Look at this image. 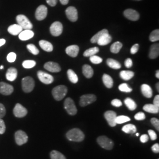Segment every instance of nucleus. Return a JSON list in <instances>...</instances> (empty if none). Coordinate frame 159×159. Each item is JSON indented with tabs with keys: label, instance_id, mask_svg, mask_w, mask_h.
<instances>
[{
	"label": "nucleus",
	"instance_id": "49",
	"mask_svg": "<svg viewBox=\"0 0 159 159\" xmlns=\"http://www.w3.org/2000/svg\"><path fill=\"white\" fill-rule=\"evenodd\" d=\"M111 104L116 107H119L122 106V102L119 99H114L111 101Z\"/></svg>",
	"mask_w": 159,
	"mask_h": 159
},
{
	"label": "nucleus",
	"instance_id": "24",
	"mask_svg": "<svg viewBox=\"0 0 159 159\" xmlns=\"http://www.w3.org/2000/svg\"><path fill=\"white\" fill-rule=\"evenodd\" d=\"M141 91L143 95L146 98H151L153 96V91L150 86L144 84L141 86Z\"/></svg>",
	"mask_w": 159,
	"mask_h": 159
},
{
	"label": "nucleus",
	"instance_id": "54",
	"mask_svg": "<svg viewBox=\"0 0 159 159\" xmlns=\"http://www.w3.org/2000/svg\"><path fill=\"white\" fill-rule=\"evenodd\" d=\"M46 1L47 3L51 7H54L57 4V0H46Z\"/></svg>",
	"mask_w": 159,
	"mask_h": 159
},
{
	"label": "nucleus",
	"instance_id": "27",
	"mask_svg": "<svg viewBox=\"0 0 159 159\" xmlns=\"http://www.w3.org/2000/svg\"><path fill=\"white\" fill-rule=\"evenodd\" d=\"M102 81L104 84L107 88L111 89L113 87V80L108 74H104L102 75Z\"/></svg>",
	"mask_w": 159,
	"mask_h": 159
},
{
	"label": "nucleus",
	"instance_id": "26",
	"mask_svg": "<svg viewBox=\"0 0 159 159\" xmlns=\"http://www.w3.org/2000/svg\"><path fill=\"white\" fill-rule=\"evenodd\" d=\"M143 110L150 113H158L159 111V107L154 105L153 104H148L144 106Z\"/></svg>",
	"mask_w": 159,
	"mask_h": 159
},
{
	"label": "nucleus",
	"instance_id": "59",
	"mask_svg": "<svg viewBox=\"0 0 159 159\" xmlns=\"http://www.w3.org/2000/svg\"><path fill=\"white\" fill-rule=\"evenodd\" d=\"M156 77L157 78V79H159V70H157V71H156Z\"/></svg>",
	"mask_w": 159,
	"mask_h": 159
},
{
	"label": "nucleus",
	"instance_id": "41",
	"mask_svg": "<svg viewBox=\"0 0 159 159\" xmlns=\"http://www.w3.org/2000/svg\"><path fill=\"white\" fill-rule=\"evenodd\" d=\"M35 65L36 62L34 60H25L23 63V67L27 69L33 68Z\"/></svg>",
	"mask_w": 159,
	"mask_h": 159
},
{
	"label": "nucleus",
	"instance_id": "55",
	"mask_svg": "<svg viewBox=\"0 0 159 159\" xmlns=\"http://www.w3.org/2000/svg\"><path fill=\"white\" fill-rule=\"evenodd\" d=\"M148 136L147 134H143L142 136L140 137V142L143 143L148 142Z\"/></svg>",
	"mask_w": 159,
	"mask_h": 159
},
{
	"label": "nucleus",
	"instance_id": "52",
	"mask_svg": "<svg viewBox=\"0 0 159 159\" xmlns=\"http://www.w3.org/2000/svg\"><path fill=\"white\" fill-rule=\"evenodd\" d=\"M125 65L127 68H130L133 66V61L131 58H127L125 62Z\"/></svg>",
	"mask_w": 159,
	"mask_h": 159
},
{
	"label": "nucleus",
	"instance_id": "39",
	"mask_svg": "<svg viewBox=\"0 0 159 159\" xmlns=\"http://www.w3.org/2000/svg\"><path fill=\"white\" fill-rule=\"evenodd\" d=\"M130 119L125 116H117L116 119V124H123L126 123L127 121H129Z\"/></svg>",
	"mask_w": 159,
	"mask_h": 159
},
{
	"label": "nucleus",
	"instance_id": "31",
	"mask_svg": "<svg viewBox=\"0 0 159 159\" xmlns=\"http://www.w3.org/2000/svg\"><path fill=\"white\" fill-rule=\"evenodd\" d=\"M67 75H68V79L72 83L75 84L78 82V81H79L78 76L77 74H75V73L73 70H71V69L68 70Z\"/></svg>",
	"mask_w": 159,
	"mask_h": 159
},
{
	"label": "nucleus",
	"instance_id": "30",
	"mask_svg": "<svg viewBox=\"0 0 159 159\" xmlns=\"http://www.w3.org/2000/svg\"><path fill=\"white\" fill-rule=\"evenodd\" d=\"M107 64L108 65V67L113 69H119L121 68V64L120 63L117 61V60L113 59V58H108L107 60Z\"/></svg>",
	"mask_w": 159,
	"mask_h": 159
},
{
	"label": "nucleus",
	"instance_id": "53",
	"mask_svg": "<svg viewBox=\"0 0 159 159\" xmlns=\"http://www.w3.org/2000/svg\"><path fill=\"white\" fill-rule=\"evenodd\" d=\"M152 150L155 153H159V144L158 143L154 144L153 146L152 147Z\"/></svg>",
	"mask_w": 159,
	"mask_h": 159
},
{
	"label": "nucleus",
	"instance_id": "5",
	"mask_svg": "<svg viewBox=\"0 0 159 159\" xmlns=\"http://www.w3.org/2000/svg\"><path fill=\"white\" fill-rule=\"evenodd\" d=\"M16 21L19 25H20L23 30H31L33 29V24L30 22L28 18L24 15H18L16 17Z\"/></svg>",
	"mask_w": 159,
	"mask_h": 159
},
{
	"label": "nucleus",
	"instance_id": "60",
	"mask_svg": "<svg viewBox=\"0 0 159 159\" xmlns=\"http://www.w3.org/2000/svg\"><path fill=\"white\" fill-rule=\"evenodd\" d=\"M156 88H157V91H159V83H157V84H156Z\"/></svg>",
	"mask_w": 159,
	"mask_h": 159
},
{
	"label": "nucleus",
	"instance_id": "56",
	"mask_svg": "<svg viewBox=\"0 0 159 159\" xmlns=\"http://www.w3.org/2000/svg\"><path fill=\"white\" fill-rule=\"evenodd\" d=\"M153 104L157 107H159V96L157 95L154 98Z\"/></svg>",
	"mask_w": 159,
	"mask_h": 159
},
{
	"label": "nucleus",
	"instance_id": "40",
	"mask_svg": "<svg viewBox=\"0 0 159 159\" xmlns=\"http://www.w3.org/2000/svg\"><path fill=\"white\" fill-rule=\"evenodd\" d=\"M27 48L31 54L34 55H37L39 54V50L37 48V47L33 44H29L27 46Z\"/></svg>",
	"mask_w": 159,
	"mask_h": 159
},
{
	"label": "nucleus",
	"instance_id": "15",
	"mask_svg": "<svg viewBox=\"0 0 159 159\" xmlns=\"http://www.w3.org/2000/svg\"><path fill=\"white\" fill-rule=\"evenodd\" d=\"M14 91V87L12 85L8 84L4 82H0V93L5 95L8 96L10 95Z\"/></svg>",
	"mask_w": 159,
	"mask_h": 159
},
{
	"label": "nucleus",
	"instance_id": "10",
	"mask_svg": "<svg viewBox=\"0 0 159 159\" xmlns=\"http://www.w3.org/2000/svg\"><path fill=\"white\" fill-rule=\"evenodd\" d=\"M48 13V9L46 6L41 5L37 8L35 16L37 20L42 21L46 18Z\"/></svg>",
	"mask_w": 159,
	"mask_h": 159
},
{
	"label": "nucleus",
	"instance_id": "3",
	"mask_svg": "<svg viewBox=\"0 0 159 159\" xmlns=\"http://www.w3.org/2000/svg\"><path fill=\"white\" fill-rule=\"evenodd\" d=\"M21 84L23 91L25 93H30L34 89L35 82L32 77L28 76L23 78Z\"/></svg>",
	"mask_w": 159,
	"mask_h": 159
},
{
	"label": "nucleus",
	"instance_id": "35",
	"mask_svg": "<svg viewBox=\"0 0 159 159\" xmlns=\"http://www.w3.org/2000/svg\"><path fill=\"white\" fill-rule=\"evenodd\" d=\"M123 47V44L121 43H120L119 41H117L116 43H113L111 47H110V51L111 52L114 53V54H117L118 52H119L121 48Z\"/></svg>",
	"mask_w": 159,
	"mask_h": 159
},
{
	"label": "nucleus",
	"instance_id": "16",
	"mask_svg": "<svg viewBox=\"0 0 159 159\" xmlns=\"http://www.w3.org/2000/svg\"><path fill=\"white\" fill-rule=\"evenodd\" d=\"M124 16L127 19L133 21H137L140 18V15L139 12L133 9H127L125 10L124 11Z\"/></svg>",
	"mask_w": 159,
	"mask_h": 159
},
{
	"label": "nucleus",
	"instance_id": "8",
	"mask_svg": "<svg viewBox=\"0 0 159 159\" xmlns=\"http://www.w3.org/2000/svg\"><path fill=\"white\" fill-rule=\"evenodd\" d=\"M63 30V24L59 21H55L52 23L50 28L51 35L55 37H58L62 34Z\"/></svg>",
	"mask_w": 159,
	"mask_h": 159
},
{
	"label": "nucleus",
	"instance_id": "29",
	"mask_svg": "<svg viewBox=\"0 0 159 159\" xmlns=\"http://www.w3.org/2000/svg\"><path fill=\"white\" fill-rule=\"evenodd\" d=\"M134 75V72L131 71H126V70H123L121 71L120 73V77L124 80L125 81H128L131 79Z\"/></svg>",
	"mask_w": 159,
	"mask_h": 159
},
{
	"label": "nucleus",
	"instance_id": "23",
	"mask_svg": "<svg viewBox=\"0 0 159 159\" xmlns=\"http://www.w3.org/2000/svg\"><path fill=\"white\" fill-rule=\"evenodd\" d=\"M23 29L18 24H12L8 28V31L12 35H17L20 34Z\"/></svg>",
	"mask_w": 159,
	"mask_h": 159
},
{
	"label": "nucleus",
	"instance_id": "14",
	"mask_svg": "<svg viewBox=\"0 0 159 159\" xmlns=\"http://www.w3.org/2000/svg\"><path fill=\"white\" fill-rule=\"evenodd\" d=\"M116 117H117V114L113 111L109 110V111H107L104 113V117L107 120L108 125L111 127H115L117 125L116 123Z\"/></svg>",
	"mask_w": 159,
	"mask_h": 159
},
{
	"label": "nucleus",
	"instance_id": "25",
	"mask_svg": "<svg viewBox=\"0 0 159 159\" xmlns=\"http://www.w3.org/2000/svg\"><path fill=\"white\" fill-rule=\"evenodd\" d=\"M39 45L43 50L47 52H51L53 50V46L52 44L46 40H40L39 41Z\"/></svg>",
	"mask_w": 159,
	"mask_h": 159
},
{
	"label": "nucleus",
	"instance_id": "2",
	"mask_svg": "<svg viewBox=\"0 0 159 159\" xmlns=\"http://www.w3.org/2000/svg\"><path fill=\"white\" fill-rule=\"evenodd\" d=\"M68 89L66 86L63 85H58L54 87L52 90V94L57 101L63 100L64 97L66 96Z\"/></svg>",
	"mask_w": 159,
	"mask_h": 159
},
{
	"label": "nucleus",
	"instance_id": "33",
	"mask_svg": "<svg viewBox=\"0 0 159 159\" xmlns=\"http://www.w3.org/2000/svg\"><path fill=\"white\" fill-rule=\"evenodd\" d=\"M122 130L127 134H133L136 132V127L131 124L127 125L122 128Z\"/></svg>",
	"mask_w": 159,
	"mask_h": 159
},
{
	"label": "nucleus",
	"instance_id": "32",
	"mask_svg": "<svg viewBox=\"0 0 159 159\" xmlns=\"http://www.w3.org/2000/svg\"><path fill=\"white\" fill-rule=\"evenodd\" d=\"M125 103L127 107L131 111H133L137 108L136 103L130 98H126L125 100Z\"/></svg>",
	"mask_w": 159,
	"mask_h": 159
},
{
	"label": "nucleus",
	"instance_id": "61",
	"mask_svg": "<svg viewBox=\"0 0 159 159\" xmlns=\"http://www.w3.org/2000/svg\"><path fill=\"white\" fill-rule=\"evenodd\" d=\"M3 68H4V66H0V69H1V70H2Z\"/></svg>",
	"mask_w": 159,
	"mask_h": 159
},
{
	"label": "nucleus",
	"instance_id": "43",
	"mask_svg": "<svg viewBox=\"0 0 159 159\" xmlns=\"http://www.w3.org/2000/svg\"><path fill=\"white\" fill-rule=\"evenodd\" d=\"M90 60L91 63L95 64H100L102 61V59L101 57H98L96 55H94L93 56L90 57Z\"/></svg>",
	"mask_w": 159,
	"mask_h": 159
},
{
	"label": "nucleus",
	"instance_id": "7",
	"mask_svg": "<svg viewBox=\"0 0 159 159\" xmlns=\"http://www.w3.org/2000/svg\"><path fill=\"white\" fill-rule=\"evenodd\" d=\"M96 96L94 94H89L83 95L80 97V105L81 107H85L96 102Z\"/></svg>",
	"mask_w": 159,
	"mask_h": 159
},
{
	"label": "nucleus",
	"instance_id": "6",
	"mask_svg": "<svg viewBox=\"0 0 159 159\" xmlns=\"http://www.w3.org/2000/svg\"><path fill=\"white\" fill-rule=\"evenodd\" d=\"M64 108L67 112L70 115L74 116L77 113V110L76 108V106L75 105L74 101L70 97H68L66 99L64 102Z\"/></svg>",
	"mask_w": 159,
	"mask_h": 159
},
{
	"label": "nucleus",
	"instance_id": "19",
	"mask_svg": "<svg viewBox=\"0 0 159 159\" xmlns=\"http://www.w3.org/2000/svg\"><path fill=\"white\" fill-rule=\"evenodd\" d=\"M112 40L111 37L108 34V33L102 34V35L100 37L98 40L97 43L100 46H106L111 43Z\"/></svg>",
	"mask_w": 159,
	"mask_h": 159
},
{
	"label": "nucleus",
	"instance_id": "34",
	"mask_svg": "<svg viewBox=\"0 0 159 159\" xmlns=\"http://www.w3.org/2000/svg\"><path fill=\"white\" fill-rule=\"evenodd\" d=\"M98 51H99V48L98 47H93L86 50L83 54V56L84 57H91L96 54L97 52H98Z\"/></svg>",
	"mask_w": 159,
	"mask_h": 159
},
{
	"label": "nucleus",
	"instance_id": "4",
	"mask_svg": "<svg viewBox=\"0 0 159 159\" xmlns=\"http://www.w3.org/2000/svg\"><path fill=\"white\" fill-rule=\"evenodd\" d=\"M97 142L102 148L106 150H110L113 148V142L106 136H102L98 137L97 139Z\"/></svg>",
	"mask_w": 159,
	"mask_h": 159
},
{
	"label": "nucleus",
	"instance_id": "11",
	"mask_svg": "<svg viewBox=\"0 0 159 159\" xmlns=\"http://www.w3.org/2000/svg\"><path fill=\"white\" fill-rule=\"evenodd\" d=\"M15 140L18 145L21 146L28 141V136L22 130H18L15 133Z\"/></svg>",
	"mask_w": 159,
	"mask_h": 159
},
{
	"label": "nucleus",
	"instance_id": "47",
	"mask_svg": "<svg viewBox=\"0 0 159 159\" xmlns=\"http://www.w3.org/2000/svg\"><path fill=\"white\" fill-rule=\"evenodd\" d=\"M151 123L157 131L159 130V120L156 118H152L151 119Z\"/></svg>",
	"mask_w": 159,
	"mask_h": 159
},
{
	"label": "nucleus",
	"instance_id": "42",
	"mask_svg": "<svg viewBox=\"0 0 159 159\" xmlns=\"http://www.w3.org/2000/svg\"><path fill=\"white\" fill-rule=\"evenodd\" d=\"M119 89L120 91H122V92H125V93H130L133 90L132 89L129 87L126 83L121 84L119 86Z\"/></svg>",
	"mask_w": 159,
	"mask_h": 159
},
{
	"label": "nucleus",
	"instance_id": "45",
	"mask_svg": "<svg viewBox=\"0 0 159 159\" xmlns=\"http://www.w3.org/2000/svg\"><path fill=\"white\" fill-rule=\"evenodd\" d=\"M6 127L4 120L0 119V134H2L6 131Z\"/></svg>",
	"mask_w": 159,
	"mask_h": 159
},
{
	"label": "nucleus",
	"instance_id": "17",
	"mask_svg": "<svg viewBox=\"0 0 159 159\" xmlns=\"http://www.w3.org/2000/svg\"><path fill=\"white\" fill-rule=\"evenodd\" d=\"M44 67L48 71L52 73H58L60 72L61 70L58 64L51 61L46 63L44 66Z\"/></svg>",
	"mask_w": 159,
	"mask_h": 159
},
{
	"label": "nucleus",
	"instance_id": "22",
	"mask_svg": "<svg viewBox=\"0 0 159 159\" xmlns=\"http://www.w3.org/2000/svg\"><path fill=\"white\" fill-rule=\"evenodd\" d=\"M159 55V44H154L151 46L150 52H149V57L151 59H154L158 57Z\"/></svg>",
	"mask_w": 159,
	"mask_h": 159
},
{
	"label": "nucleus",
	"instance_id": "51",
	"mask_svg": "<svg viewBox=\"0 0 159 159\" xmlns=\"http://www.w3.org/2000/svg\"><path fill=\"white\" fill-rule=\"evenodd\" d=\"M139 45L138 44H136L132 46V47L131 48L130 52L132 54H134L137 52V51L139 50Z\"/></svg>",
	"mask_w": 159,
	"mask_h": 159
},
{
	"label": "nucleus",
	"instance_id": "37",
	"mask_svg": "<svg viewBox=\"0 0 159 159\" xmlns=\"http://www.w3.org/2000/svg\"><path fill=\"white\" fill-rule=\"evenodd\" d=\"M51 159H66L64 154L57 150H52L50 153Z\"/></svg>",
	"mask_w": 159,
	"mask_h": 159
},
{
	"label": "nucleus",
	"instance_id": "9",
	"mask_svg": "<svg viewBox=\"0 0 159 159\" xmlns=\"http://www.w3.org/2000/svg\"><path fill=\"white\" fill-rule=\"evenodd\" d=\"M37 76L40 81L45 84H50L54 81V77L51 75L43 71H39Z\"/></svg>",
	"mask_w": 159,
	"mask_h": 159
},
{
	"label": "nucleus",
	"instance_id": "28",
	"mask_svg": "<svg viewBox=\"0 0 159 159\" xmlns=\"http://www.w3.org/2000/svg\"><path fill=\"white\" fill-rule=\"evenodd\" d=\"M83 73L86 78L90 79L94 74V71L90 66L85 64L83 67Z\"/></svg>",
	"mask_w": 159,
	"mask_h": 159
},
{
	"label": "nucleus",
	"instance_id": "18",
	"mask_svg": "<svg viewBox=\"0 0 159 159\" xmlns=\"http://www.w3.org/2000/svg\"><path fill=\"white\" fill-rule=\"evenodd\" d=\"M19 39L21 41H27L34 37V32L31 30H24L18 34Z\"/></svg>",
	"mask_w": 159,
	"mask_h": 159
},
{
	"label": "nucleus",
	"instance_id": "21",
	"mask_svg": "<svg viewBox=\"0 0 159 159\" xmlns=\"http://www.w3.org/2000/svg\"><path fill=\"white\" fill-rule=\"evenodd\" d=\"M17 75H18V71L16 68L11 67L8 68L7 71L6 76V79L8 81H13L17 79Z\"/></svg>",
	"mask_w": 159,
	"mask_h": 159
},
{
	"label": "nucleus",
	"instance_id": "13",
	"mask_svg": "<svg viewBox=\"0 0 159 159\" xmlns=\"http://www.w3.org/2000/svg\"><path fill=\"white\" fill-rule=\"evenodd\" d=\"M13 113L18 118L25 117L27 114V110L19 103H17L13 110Z\"/></svg>",
	"mask_w": 159,
	"mask_h": 159
},
{
	"label": "nucleus",
	"instance_id": "58",
	"mask_svg": "<svg viewBox=\"0 0 159 159\" xmlns=\"http://www.w3.org/2000/svg\"><path fill=\"white\" fill-rule=\"evenodd\" d=\"M6 41L5 39H0V47H1V46H3V45H4L5 44H6Z\"/></svg>",
	"mask_w": 159,
	"mask_h": 159
},
{
	"label": "nucleus",
	"instance_id": "20",
	"mask_svg": "<svg viewBox=\"0 0 159 159\" xmlns=\"http://www.w3.org/2000/svg\"><path fill=\"white\" fill-rule=\"evenodd\" d=\"M79 50V46L77 45H71V46H68L66 48V52L69 56L75 57L78 56Z\"/></svg>",
	"mask_w": 159,
	"mask_h": 159
},
{
	"label": "nucleus",
	"instance_id": "12",
	"mask_svg": "<svg viewBox=\"0 0 159 159\" xmlns=\"http://www.w3.org/2000/svg\"><path fill=\"white\" fill-rule=\"evenodd\" d=\"M66 14L68 20L72 22H75L78 20V12L74 7H68L66 10Z\"/></svg>",
	"mask_w": 159,
	"mask_h": 159
},
{
	"label": "nucleus",
	"instance_id": "62",
	"mask_svg": "<svg viewBox=\"0 0 159 159\" xmlns=\"http://www.w3.org/2000/svg\"><path fill=\"white\" fill-rule=\"evenodd\" d=\"M139 136V133H137L136 136Z\"/></svg>",
	"mask_w": 159,
	"mask_h": 159
},
{
	"label": "nucleus",
	"instance_id": "48",
	"mask_svg": "<svg viewBox=\"0 0 159 159\" xmlns=\"http://www.w3.org/2000/svg\"><path fill=\"white\" fill-rule=\"evenodd\" d=\"M6 110L4 106L0 103V119H2L6 115Z\"/></svg>",
	"mask_w": 159,
	"mask_h": 159
},
{
	"label": "nucleus",
	"instance_id": "57",
	"mask_svg": "<svg viewBox=\"0 0 159 159\" xmlns=\"http://www.w3.org/2000/svg\"><path fill=\"white\" fill-rule=\"evenodd\" d=\"M60 1L61 4H63V5H67L68 3L69 0H60Z\"/></svg>",
	"mask_w": 159,
	"mask_h": 159
},
{
	"label": "nucleus",
	"instance_id": "46",
	"mask_svg": "<svg viewBox=\"0 0 159 159\" xmlns=\"http://www.w3.org/2000/svg\"><path fill=\"white\" fill-rule=\"evenodd\" d=\"M134 119L137 120H143L146 119V116L143 112H139L135 115Z\"/></svg>",
	"mask_w": 159,
	"mask_h": 159
},
{
	"label": "nucleus",
	"instance_id": "38",
	"mask_svg": "<svg viewBox=\"0 0 159 159\" xmlns=\"http://www.w3.org/2000/svg\"><path fill=\"white\" fill-rule=\"evenodd\" d=\"M149 39L152 42H156L159 40V30L158 29L153 31L150 35Z\"/></svg>",
	"mask_w": 159,
	"mask_h": 159
},
{
	"label": "nucleus",
	"instance_id": "36",
	"mask_svg": "<svg viewBox=\"0 0 159 159\" xmlns=\"http://www.w3.org/2000/svg\"><path fill=\"white\" fill-rule=\"evenodd\" d=\"M108 33V30H106V29H103L102 30L100 31L99 32H98L96 34H95L92 38L91 39V43H97L98 40L100 39V37L102 35V34H105V33Z\"/></svg>",
	"mask_w": 159,
	"mask_h": 159
},
{
	"label": "nucleus",
	"instance_id": "44",
	"mask_svg": "<svg viewBox=\"0 0 159 159\" xmlns=\"http://www.w3.org/2000/svg\"><path fill=\"white\" fill-rule=\"evenodd\" d=\"M16 58H17V56H16V54L14 53V52H10L8 55H7V61L10 63H13L16 61Z\"/></svg>",
	"mask_w": 159,
	"mask_h": 159
},
{
	"label": "nucleus",
	"instance_id": "1",
	"mask_svg": "<svg viewBox=\"0 0 159 159\" xmlns=\"http://www.w3.org/2000/svg\"><path fill=\"white\" fill-rule=\"evenodd\" d=\"M66 137L70 141L81 142L84 140L85 136L83 132L79 129H73L67 133Z\"/></svg>",
	"mask_w": 159,
	"mask_h": 159
},
{
	"label": "nucleus",
	"instance_id": "50",
	"mask_svg": "<svg viewBox=\"0 0 159 159\" xmlns=\"http://www.w3.org/2000/svg\"><path fill=\"white\" fill-rule=\"evenodd\" d=\"M148 134H149V136L150 137V139L152 140H155L157 139V134L156 133H155V131H154L153 130H149L148 131Z\"/></svg>",
	"mask_w": 159,
	"mask_h": 159
},
{
	"label": "nucleus",
	"instance_id": "63",
	"mask_svg": "<svg viewBox=\"0 0 159 159\" xmlns=\"http://www.w3.org/2000/svg\"><path fill=\"white\" fill-rule=\"evenodd\" d=\"M134 1H141V0H134Z\"/></svg>",
	"mask_w": 159,
	"mask_h": 159
}]
</instances>
